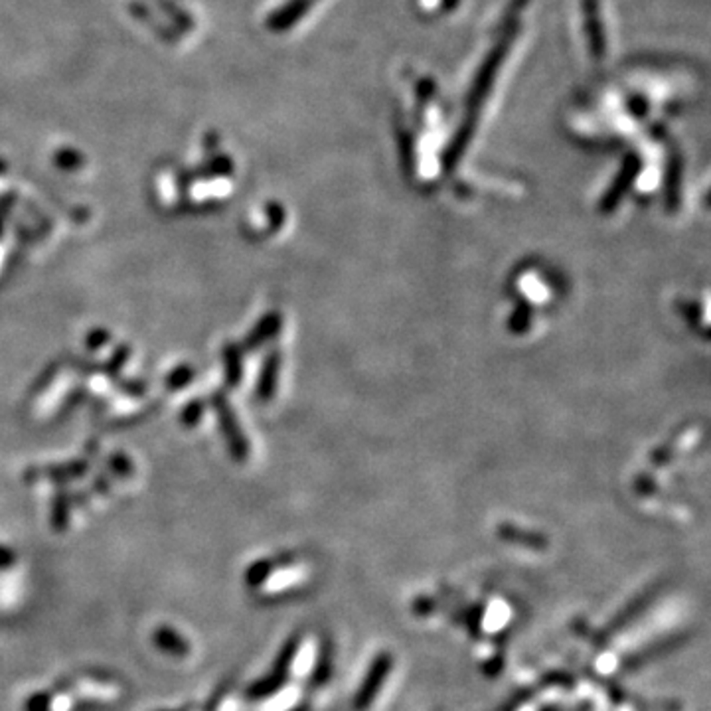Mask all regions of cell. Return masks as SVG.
I'll list each match as a JSON object with an SVG mask.
<instances>
[{"label": "cell", "mask_w": 711, "mask_h": 711, "mask_svg": "<svg viewBox=\"0 0 711 711\" xmlns=\"http://www.w3.org/2000/svg\"><path fill=\"white\" fill-rule=\"evenodd\" d=\"M210 403L216 411V417L220 421V431H221V435H224L231 456L239 463L246 461L248 454H249L248 437H246V433L241 431L239 421L236 417V413H233L228 398L224 394H220V391H216V394L210 398Z\"/></svg>", "instance_id": "6da1fadb"}, {"label": "cell", "mask_w": 711, "mask_h": 711, "mask_svg": "<svg viewBox=\"0 0 711 711\" xmlns=\"http://www.w3.org/2000/svg\"><path fill=\"white\" fill-rule=\"evenodd\" d=\"M389 670H391V658L388 654H381L374 662V666H371L368 680L362 684V688H360V692L356 696L358 709H366L371 702H374L381 686H384V682H386Z\"/></svg>", "instance_id": "7a4b0ae2"}, {"label": "cell", "mask_w": 711, "mask_h": 711, "mask_svg": "<svg viewBox=\"0 0 711 711\" xmlns=\"http://www.w3.org/2000/svg\"><path fill=\"white\" fill-rule=\"evenodd\" d=\"M89 464L86 461H71L63 464H50V466H38V469H30L26 472V481H40L48 479L54 482H70L81 479L88 472Z\"/></svg>", "instance_id": "3957f363"}, {"label": "cell", "mask_w": 711, "mask_h": 711, "mask_svg": "<svg viewBox=\"0 0 711 711\" xmlns=\"http://www.w3.org/2000/svg\"><path fill=\"white\" fill-rule=\"evenodd\" d=\"M277 378H279V354L273 352L265 360V366L261 370L259 384H257V398L261 401H269L277 389Z\"/></svg>", "instance_id": "277c9868"}, {"label": "cell", "mask_w": 711, "mask_h": 711, "mask_svg": "<svg viewBox=\"0 0 711 711\" xmlns=\"http://www.w3.org/2000/svg\"><path fill=\"white\" fill-rule=\"evenodd\" d=\"M281 328V318L277 313H271V314H265V318H261L259 324L256 326V331H253L248 341H246V348L248 350H256L261 344H265L267 341L279 332Z\"/></svg>", "instance_id": "5b68a950"}, {"label": "cell", "mask_w": 711, "mask_h": 711, "mask_svg": "<svg viewBox=\"0 0 711 711\" xmlns=\"http://www.w3.org/2000/svg\"><path fill=\"white\" fill-rule=\"evenodd\" d=\"M221 354H224V362H226V384L228 388H238L243 376L241 350L236 344H226Z\"/></svg>", "instance_id": "8992f818"}, {"label": "cell", "mask_w": 711, "mask_h": 711, "mask_svg": "<svg viewBox=\"0 0 711 711\" xmlns=\"http://www.w3.org/2000/svg\"><path fill=\"white\" fill-rule=\"evenodd\" d=\"M154 642H156V646H161V649L164 652H168V654H174V656H186L188 654L186 641L176 631L166 629V626H163V629H158L154 632Z\"/></svg>", "instance_id": "52a82bcc"}, {"label": "cell", "mask_w": 711, "mask_h": 711, "mask_svg": "<svg viewBox=\"0 0 711 711\" xmlns=\"http://www.w3.org/2000/svg\"><path fill=\"white\" fill-rule=\"evenodd\" d=\"M71 504H73L71 498L66 492H58L54 496V501H51L50 518H51V526H54V529H58V532H61V529L68 528Z\"/></svg>", "instance_id": "ba28073f"}, {"label": "cell", "mask_w": 711, "mask_h": 711, "mask_svg": "<svg viewBox=\"0 0 711 711\" xmlns=\"http://www.w3.org/2000/svg\"><path fill=\"white\" fill-rule=\"evenodd\" d=\"M508 619H510V611H508V607L494 603L492 607L484 613L482 631H486V634H494V631H501L504 624H508Z\"/></svg>", "instance_id": "9c48e42d"}, {"label": "cell", "mask_w": 711, "mask_h": 711, "mask_svg": "<svg viewBox=\"0 0 711 711\" xmlns=\"http://www.w3.org/2000/svg\"><path fill=\"white\" fill-rule=\"evenodd\" d=\"M194 379V368H190L186 364L176 366L171 374L166 376V388L168 389H182L186 388L190 381Z\"/></svg>", "instance_id": "30bf717a"}, {"label": "cell", "mask_w": 711, "mask_h": 711, "mask_svg": "<svg viewBox=\"0 0 711 711\" xmlns=\"http://www.w3.org/2000/svg\"><path fill=\"white\" fill-rule=\"evenodd\" d=\"M129 356H131V348L129 346H119L113 352V356L108 360V364L101 366V371H105V374L111 376V378L119 376V371L126 364V360H129Z\"/></svg>", "instance_id": "8fae6325"}, {"label": "cell", "mask_w": 711, "mask_h": 711, "mask_svg": "<svg viewBox=\"0 0 711 711\" xmlns=\"http://www.w3.org/2000/svg\"><path fill=\"white\" fill-rule=\"evenodd\" d=\"M201 413H204V401H201V399H192V401L186 403V406H184V411H182V423H184L186 427H194L196 423L200 421Z\"/></svg>", "instance_id": "7c38bea8"}, {"label": "cell", "mask_w": 711, "mask_h": 711, "mask_svg": "<svg viewBox=\"0 0 711 711\" xmlns=\"http://www.w3.org/2000/svg\"><path fill=\"white\" fill-rule=\"evenodd\" d=\"M117 389L131 398H143L146 394L148 386L143 379H123V381H117Z\"/></svg>", "instance_id": "4fadbf2b"}, {"label": "cell", "mask_w": 711, "mask_h": 711, "mask_svg": "<svg viewBox=\"0 0 711 711\" xmlns=\"http://www.w3.org/2000/svg\"><path fill=\"white\" fill-rule=\"evenodd\" d=\"M109 466L117 476H131L133 472V463L129 461V456H125L121 453L109 456Z\"/></svg>", "instance_id": "5bb4252c"}, {"label": "cell", "mask_w": 711, "mask_h": 711, "mask_svg": "<svg viewBox=\"0 0 711 711\" xmlns=\"http://www.w3.org/2000/svg\"><path fill=\"white\" fill-rule=\"evenodd\" d=\"M56 163L58 166L66 168V171H73V168L81 166V156L73 151H61L56 154Z\"/></svg>", "instance_id": "9a60e30c"}, {"label": "cell", "mask_w": 711, "mask_h": 711, "mask_svg": "<svg viewBox=\"0 0 711 711\" xmlns=\"http://www.w3.org/2000/svg\"><path fill=\"white\" fill-rule=\"evenodd\" d=\"M108 342H111V334L108 331H103V328H98V331H91L89 336H88V341H86L89 350H99Z\"/></svg>", "instance_id": "2e32d148"}, {"label": "cell", "mask_w": 711, "mask_h": 711, "mask_svg": "<svg viewBox=\"0 0 711 711\" xmlns=\"http://www.w3.org/2000/svg\"><path fill=\"white\" fill-rule=\"evenodd\" d=\"M48 707H50V697L46 694H38L26 704L28 711H48Z\"/></svg>", "instance_id": "e0dca14e"}, {"label": "cell", "mask_w": 711, "mask_h": 711, "mask_svg": "<svg viewBox=\"0 0 711 711\" xmlns=\"http://www.w3.org/2000/svg\"><path fill=\"white\" fill-rule=\"evenodd\" d=\"M14 564V556H13V551H8L6 547H0V569H5V567H10Z\"/></svg>", "instance_id": "ac0fdd59"}, {"label": "cell", "mask_w": 711, "mask_h": 711, "mask_svg": "<svg viewBox=\"0 0 711 711\" xmlns=\"http://www.w3.org/2000/svg\"><path fill=\"white\" fill-rule=\"evenodd\" d=\"M0 233H3V221H0Z\"/></svg>", "instance_id": "d6986e66"}]
</instances>
